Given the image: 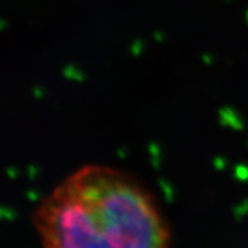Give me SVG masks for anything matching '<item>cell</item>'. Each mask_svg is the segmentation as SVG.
Wrapping results in <instances>:
<instances>
[{
    "instance_id": "obj_2",
    "label": "cell",
    "mask_w": 248,
    "mask_h": 248,
    "mask_svg": "<svg viewBox=\"0 0 248 248\" xmlns=\"http://www.w3.org/2000/svg\"><path fill=\"white\" fill-rule=\"evenodd\" d=\"M45 237L52 247H109L90 209L72 198L49 209Z\"/></svg>"
},
{
    "instance_id": "obj_21",
    "label": "cell",
    "mask_w": 248,
    "mask_h": 248,
    "mask_svg": "<svg viewBox=\"0 0 248 248\" xmlns=\"http://www.w3.org/2000/svg\"><path fill=\"white\" fill-rule=\"evenodd\" d=\"M247 19H248V13H247Z\"/></svg>"
},
{
    "instance_id": "obj_5",
    "label": "cell",
    "mask_w": 248,
    "mask_h": 248,
    "mask_svg": "<svg viewBox=\"0 0 248 248\" xmlns=\"http://www.w3.org/2000/svg\"><path fill=\"white\" fill-rule=\"evenodd\" d=\"M158 184H160L161 189H162L163 194H165V200H166L167 202H172V200H173L172 187H171L166 180L162 179V177H160V179H158Z\"/></svg>"
},
{
    "instance_id": "obj_14",
    "label": "cell",
    "mask_w": 248,
    "mask_h": 248,
    "mask_svg": "<svg viewBox=\"0 0 248 248\" xmlns=\"http://www.w3.org/2000/svg\"><path fill=\"white\" fill-rule=\"evenodd\" d=\"M26 195H27V198L31 200V202H36V200L38 199V195H37L34 191H32V190H28V191L26 193Z\"/></svg>"
},
{
    "instance_id": "obj_16",
    "label": "cell",
    "mask_w": 248,
    "mask_h": 248,
    "mask_svg": "<svg viewBox=\"0 0 248 248\" xmlns=\"http://www.w3.org/2000/svg\"><path fill=\"white\" fill-rule=\"evenodd\" d=\"M7 175L8 177H10V179H14V177L16 176V171L14 167H8L7 169Z\"/></svg>"
},
{
    "instance_id": "obj_10",
    "label": "cell",
    "mask_w": 248,
    "mask_h": 248,
    "mask_svg": "<svg viewBox=\"0 0 248 248\" xmlns=\"http://www.w3.org/2000/svg\"><path fill=\"white\" fill-rule=\"evenodd\" d=\"M213 165L216 167L217 170H223L225 167V161L223 157H216L214 160H213Z\"/></svg>"
},
{
    "instance_id": "obj_12",
    "label": "cell",
    "mask_w": 248,
    "mask_h": 248,
    "mask_svg": "<svg viewBox=\"0 0 248 248\" xmlns=\"http://www.w3.org/2000/svg\"><path fill=\"white\" fill-rule=\"evenodd\" d=\"M32 93H33V96L37 99H41L43 96V90L42 88H39V86H33Z\"/></svg>"
},
{
    "instance_id": "obj_13",
    "label": "cell",
    "mask_w": 248,
    "mask_h": 248,
    "mask_svg": "<svg viewBox=\"0 0 248 248\" xmlns=\"http://www.w3.org/2000/svg\"><path fill=\"white\" fill-rule=\"evenodd\" d=\"M27 173H28V177H30L31 180L34 179V177H36V173H37L36 166H33V165L28 166V169H27Z\"/></svg>"
},
{
    "instance_id": "obj_20",
    "label": "cell",
    "mask_w": 248,
    "mask_h": 248,
    "mask_svg": "<svg viewBox=\"0 0 248 248\" xmlns=\"http://www.w3.org/2000/svg\"><path fill=\"white\" fill-rule=\"evenodd\" d=\"M4 27H5V22H4V20L1 19V20H0V28H1V30H3Z\"/></svg>"
},
{
    "instance_id": "obj_7",
    "label": "cell",
    "mask_w": 248,
    "mask_h": 248,
    "mask_svg": "<svg viewBox=\"0 0 248 248\" xmlns=\"http://www.w3.org/2000/svg\"><path fill=\"white\" fill-rule=\"evenodd\" d=\"M247 210H248V199H245L238 206H235L234 209H233L235 220H238L239 222V220H241V217L243 216Z\"/></svg>"
},
{
    "instance_id": "obj_6",
    "label": "cell",
    "mask_w": 248,
    "mask_h": 248,
    "mask_svg": "<svg viewBox=\"0 0 248 248\" xmlns=\"http://www.w3.org/2000/svg\"><path fill=\"white\" fill-rule=\"evenodd\" d=\"M233 175L239 181H246V180H248V167L245 166V165H237L234 167Z\"/></svg>"
},
{
    "instance_id": "obj_8",
    "label": "cell",
    "mask_w": 248,
    "mask_h": 248,
    "mask_svg": "<svg viewBox=\"0 0 248 248\" xmlns=\"http://www.w3.org/2000/svg\"><path fill=\"white\" fill-rule=\"evenodd\" d=\"M0 218L8 219V220H13V219L16 218V213H14V210L10 209V208L1 206V208H0Z\"/></svg>"
},
{
    "instance_id": "obj_11",
    "label": "cell",
    "mask_w": 248,
    "mask_h": 248,
    "mask_svg": "<svg viewBox=\"0 0 248 248\" xmlns=\"http://www.w3.org/2000/svg\"><path fill=\"white\" fill-rule=\"evenodd\" d=\"M148 150H150L152 156H156V157L160 156V151H158V147H157V144L155 143V142H151V143L148 144Z\"/></svg>"
},
{
    "instance_id": "obj_18",
    "label": "cell",
    "mask_w": 248,
    "mask_h": 248,
    "mask_svg": "<svg viewBox=\"0 0 248 248\" xmlns=\"http://www.w3.org/2000/svg\"><path fill=\"white\" fill-rule=\"evenodd\" d=\"M154 38L156 39V41H158V42H161V41L163 39V33L156 31V32H154Z\"/></svg>"
},
{
    "instance_id": "obj_19",
    "label": "cell",
    "mask_w": 248,
    "mask_h": 248,
    "mask_svg": "<svg viewBox=\"0 0 248 248\" xmlns=\"http://www.w3.org/2000/svg\"><path fill=\"white\" fill-rule=\"evenodd\" d=\"M117 155H118V157H121V158H124V157H125V151H124V148H118V150H117Z\"/></svg>"
},
{
    "instance_id": "obj_17",
    "label": "cell",
    "mask_w": 248,
    "mask_h": 248,
    "mask_svg": "<svg viewBox=\"0 0 248 248\" xmlns=\"http://www.w3.org/2000/svg\"><path fill=\"white\" fill-rule=\"evenodd\" d=\"M202 61L205 62V63H208V65H210V63H212V62H213V56L208 55V53H205V55H202Z\"/></svg>"
},
{
    "instance_id": "obj_4",
    "label": "cell",
    "mask_w": 248,
    "mask_h": 248,
    "mask_svg": "<svg viewBox=\"0 0 248 248\" xmlns=\"http://www.w3.org/2000/svg\"><path fill=\"white\" fill-rule=\"evenodd\" d=\"M62 74H63V76H65L66 78H69V80L82 81V80L85 78L84 74H82L81 71H78L75 66H72V65L65 66V67H63V70H62Z\"/></svg>"
},
{
    "instance_id": "obj_1",
    "label": "cell",
    "mask_w": 248,
    "mask_h": 248,
    "mask_svg": "<svg viewBox=\"0 0 248 248\" xmlns=\"http://www.w3.org/2000/svg\"><path fill=\"white\" fill-rule=\"evenodd\" d=\"M96 184L100 186V198L86 206L109 247L165 246L167 234L147 196L132 186L103 177Z\"/></svg>"
},
{
    "instance_id": "obj_15",
    "label": "cell",
    "mask_w": 248,
    "mask_h": 248,
    "mask_svg": "<svg viewBox=\"0 0 248 248\" xmlns=\"http://www.w3.org/2000/svg\"><path fill=\"white\" fill-rule=\"evenodd\" d=\"M151 163H152V166H154L156 170H158V169H160V161H158V157H156V156L151 157Z\"/></svg>"
},
{
    "instance_id": "obj_9",
    "label": "cell",
    "mask_w": 248,
    "mask_h": 248,
    "mask_svg": "<svg viewBox=\"0 0 248 248\" xmlns=\"http://www.w3.org/2000/svg\"><path fill=\"white\" fill-rule=\"evenodd\" d=\"M143 48V42L140 39H136L131 46V51L134 56H140V51Z\"/></svg>"
},
{
    "instance_id": "obj_3",
    "label": "cell",
    "mask_w": 248,
    "mask_h": 248,
    "mask_svg": "<svg viewBox=\"0 0 248 248\" xmlns=\"http://www.w3.org/2000/svg\"><path fill=\"white\" fill-rule=\"evenodd\" d=\"M219 121H220L222 125H229V127L238 129V131L243 128V123L231 107H223V108L219 109Z\"/></svg>"
}]
</instances>
